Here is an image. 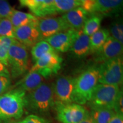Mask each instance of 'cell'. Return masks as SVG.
<instances>
[{"mask_svg":"<svg viewBox=\"0 0 123 123\" xmlns=\"http://www.w3.org/2000/svg\"><path fill=\"white\" fill-rule=\"evenodd\" d=\"M10 76H0V95L4 94L11 86Z\"/></svg>","mask_w":123,"mask_h":123,"instance_id":"30","label":"cell"},{"mask_svg":"<svg viewBox=\"0 0 123 123\" xmlns=\"http://www.w3.org/2000/svg\"><path fill=\"white\" fill-rule=\"evenodd\" d=\"M9 19L14 29L29 24H38L39 21L37 17L32 14L25 13L15 9Z\"/></svg>","mask_w":123,"mask_h":123,"instance_id":"18","label":"cell"},{"mask_svg":"<svg viewBox=\"0 0 123 123\" xmlns=\"http://www.w3.org/2000/svg\"><path fill=\"white\" fill-rule=\"evenodd\" d=\"M80 123H95L94 121L92 120V119L90 115H89L88 117L86 118L85 119L83 120L82 121H81Z\"/></svg>","mask_w":123,"mask_h":123,"instance_id":"35","label":"cell"},{"mask_svg":"<svg viewBox=\"0 0 123 123\" xmlns=\"http://www.w3.org/2000/svg\"><path fill=\"white\" fill-rule=\"evenodd\" d=\"M123 91L121 90L120 92L119 96L117 98L116 102H115L113 110L116 113L123 115Z\"/></svg>","mask_w":123,"mask_h":123,"instance_id":"32","label":"cell"},{"mask_svg":"<svg viewBox=\"0 0 123 123\" xmlns=\"http://www.w3.org/2000/svg\"><path fill=\"white\" fill-rule=\"evenodd\" d=\"M54 49L50 44L48 42H46V41H41L35 45H34L31 47V54L32 59L33 62L37 61L43 55H45L46 54L49 53H53L55 52Z\"/></svg>","mask_w":123,"mask_h":123,"instance_id":"23","label":"cell"},{"mask_svg":"<svg viewBox=\"0 0 123 123\" xmlns=\"http://www.w3.org/2000/svg\"><path fill=\"white\" fill-rule=\"evenodd\" d=\"M99 84V69L92 66L75 78L73 102L83 105L88 103L95 87Z\"/></svg>","mask_w":123,"mask_h":123,"instance_id":"2","label":"cell"},{"mask_svg":"<svg viewBox=\"0 0 123 123\" xmlns=\"http://www.w3.org/2000/svg\"><path fill=\"white\" fill-rule=\"evenodd\" d=\"M0 76H10V72L7 66L0 62Z\"/></svg>","mask_w":123,"mask_h":123,"instance_id":"34","label":"cell"},{"mask_svg":"<svg viewBox=\"0 0 123 123\" xmlns=\"http://www.w3.org/2000/svg\"><path fill=\"white\" fill-rule=\"evenodd\" d=\"M110 36L109 30L106 29H100L90 37L91 53L98 51L103 46L108 38Z\"/></svg>","mask_w":123,"mask_h":123,"instance_id":"20","label":"cell"},{"mask_svg":"<svg viewBox=\"0 0 123 123\" xmlns=\"http://www.w3.org/2000/svg\"><path fill=\"white\" fill-rule=\"evenodd\" d=\"M78 31L69 29L44 39L56 51L65 53L70 50Z\"/></svg>","mask_w":123,"mask_h":123,"instance_id":"12","label":"cell"},{"mask_svg":"<svg viewBox=\"0 0 123 123\" xmlns=\"http://www.w3.org/2000/svg\"><path fill=\"white\" fill-rule=\"evenodd\" d=\"M15 39L6 37H0V62L8 66V52Z\"/></svg>","mask_w":123,"mask_h":123,"instance_id":"24","label":"cell"},{"mask_svg":"<svg viewBox=\"0 0 123 123\" xmlns=\"http://www.w3.org/2000/svg\"><path fill=\"white\" fill-rule=\"evenodd\" d=\"M26 92L14 88L0 95V123L17 121L26 107Z\"/></svg>","mask_w":123,"mask_h":123,"instance_id":"1","label":"cell"},{"mask_svg":"<svg viewBox=\"0 0 123 123\" xmlns=\"http://www.w3.org/2000/svg\"><path fill=\"white\" fill-rule=\"evenodd\" d=\"M38 27L42 40L70 29L62 17H42L38 21Z\"/></svg>","mask_w":123,"mask_h":123,"instance_id":"10","label":"cell"},{"mask_svg":"<svg viewBox=\"0 0 123 123\" xmlns=\"http://www.w3.org/2000/svg\"><path fill=\"white\" fill-rule=\"evenodd\" d=\"M81 6V3L79 0H54L52 13H66L72 9Z\"/></svg>","mask_w":123,"mask_h":123,"instance_id":"21","label":"cell"},{"mask_svg":"<svg viewBox=\"0 0 123 123\" xmlns=\"http://www.w3.org/2000/svg\"><path fill=\"white\" fill-rule=\"evenodd\" d=\"M120 91V86L99 83L95 87L88 103L91 108H104L113 110Z\"/></svg>","mask_w":123,"mask_h":123,"instance_id":"5","label":"cell"},{"mask_svg":"<svg viewBox=\"0 0 123 123\" xmlns=\"http://www.w3.org/2000/svg\"><path fill=\"white\" fill-rule=\"evenodd\" d=\"M21 123H49L43 118L34 115H30L21 121Z\"/></svg>","mask_w":123,"mask_h":123,"instance_id":"31","label":"cell"},{"mask_svg":"<svg viewBox=\"0 0 123 123\" xmlns=\"http://www.w3.org/2000/svg\"><path fill=\"white\" fill-rule=\"evenodd\" d=\"M123 0H95V13L111 15L120 12Z\"/></svg>","mask_w":123,"mask_h":123,"instance_id":"17","label":"cell"},{"mask_svg":"<svg viewBox=\"0 0 123 123\" xmlns=\"http://www.w3.org/2000/svg\"><path fill=\"white\" fill-rule=\"evenodd\" d=\"M110 34L120 43L123 44V25L121 20L115 21L111 24L110 30L109 31Z\"/></svg>","mask_w":123,"mask_h":123,"instance_id":"26","label":"cell"},{"mask_svg":"<svg viewBox=\"0 0 123 123\" xmlns=\"http://www.w3.org/2000/svg\"><path fill=\"white\" fill-rule=\"evenodd\" d=\"M123 44L119 41L110 36L105 43L96 53V60L98 62H104L108 60L122 56Z\"/></svg>","mask_w":123,"mask_h":123,"instance_id":"13","label":"cell"},{"mask_svg":"<svg viewBox=\"0 0 123 123\" xmlns=\"http://www.w3.org/2000/svg\"><path fill=\"white\" fill-rule=\"evenodd\" d=\"M115 113L112 109L94 108H91L90 115L95 123H108Z\"/></svg>","mask_w":123,"mask_h":123,"instance_id":"22","label":"cell"},{"mask_svg":"<svg viewBox=\"0 0 123 123\" xmlns=\"http://www.w3.org/2000/svg\"><path fill=\"white\" fill-rule=\"evenodd\" d=\"M103 15L99 13L90 14L82 28L83 32L89 37L98 31L101 26Z\"/></svg>","mask_w":123,"mask_h":123,"instance_id":"19","label":"cell"},{"mask_svg":"<svg viewBox=\"0 0 123 123\" xmlns=\"http://www.w3.org/2000/svg\"><path fill=\"white\" fill-rule=\"evenodd\" d=\"M44 78L39 74L34 71H29L22 79L15 84L14 88H17L26 92H30L43 83Z\"/></svg>","mask_w":123,"mask_h":123,"instance_id":"16","label":"cell"},{"mask_svg":"<svg viewBox=\"0 0 123 123\" xmlns=\"http://www.w3.org/2000/svg\"><path fill=\"white\" fill-rule=\"evenodd\" d=\"M0 37H6L15 39L14 28L9 18L0 19Z\"/></svg>","mask_w":123,"mask_h":123,"instance_id":"25","label":"cell"},{"mask_svg":"<svg viewBox=\"0 0 123 123\" xmlns=\"http://www.w3.org/2000/svg\"><path fill=\"white\" fill-rule=\"evenodd\" d=\"M108 123H123V115L115 113Z\"/></svg>","mask_w":123,"mask_h":123,"instance_id":"33","label":"cell"},{"mask_svg":"<svg viewBox=\"0 0 123 123\" xmlns=\"http://www.w3.org/2000/svg\"><path fill=\"white\" fill-rule=\"evenodd\" d=\"M27 106L37 112L48 111L55 105L53 86L43 83L39 87L26 94Z\"/></svg>","mask_w":123,"mask_h":123,"instance_id":"3","label":"cell"},{"mask_svg":"<svg viewBox=\"0 0 123 123\" xmlns=\"http://www.w3.org/2000/svg\"><path fill=\"white\" fill-rule=\"evenodd\" d=\"M69 50L75 57H86L91 53L90 37L85 34L82 29L79 30Z\"/></svg>","mask_w":123,"mask_h":123,"instance_id":"15","label":"cell"},{"mask_svg":"<svg viewBox=\"0 0 123 123\" xmlns=\"http://www.w3.org/2000/svg\"><path fill=\"white\" fill-rule=\"evenodd\" d=\"M14 10L6 0H0V19L10 17Z\"/></svg>","mask_w":123,"mask_h":123,"instance_id":"29","label":"cell"},{"mask_svg":"<svg viewBox=\"0 0 123 123\" xmlns=\"http://www.w3.org/2000/svg\"><path fill=\"white\" fill-rule=\"evenodd\" d=\"M54 2V0H44L39 8L34 14L36 17H39L41 18L53 15L52 7H53Z\"/></svg>","mask_w":123,"mask_h":123,"instance_id":"27","label":"cell"},{"mask_svg":"<svg viewBox=\"0 0 123 123\" xmlns=\"http://www.w3.org/2000/svg\"><path fill=\"white\" fill-rule=\"evenodd\" d=\"M10 74L14 79L27 72L29 68V53L27 48L17 40L10 47L8 52V66Z\"/></svg>","mask_w":123,"mask_h":123,"instance_id":"4","label":"cell"},{"mask_svg":"<svg viewBox=\"0 0 123 123\" xmlns=\"http://www.w3.org/2000/svg\"><path fill=\"white\" fill-rule=\"evenodd\" d=\"M18 1L21 6L27 7L34 14L39 8L44 0H18Z\"/></svg>","mask_w":123,"mask_h":123,"instance_id":"28","label":"cell"},{"mask_svg":"<svg viewBox=\"0 0 123 123\" xmlns=\"http://www.w3.org/2000/svg\"><path fill=\"white\" fill-rule=\"evenodd\" d=\"M62 62L63 59L56 51L46 54L35 62L29 71L37 72L44 79L48 78L58 73Z\"/></svg>","mask_w":123,"mask_h":123,"instance_id":"8","label":"cell"},{"mask_svg":"<svg viewBox=\"0 0 123 123\" xmlns=\"http://www.w3.org/2000/svg\"><path fill=\"white\" fill-rule=\"evenodd\" d=\"M75 78L68 76H60L53 86L55 103L67 104L73 102Z\"/></svg>","mask_w":123,"mask_h":123,"instance_id":"9","label":"cell"},{"mask_svg":"<svg viewBox=\"0 0 123 123\" xmlns=\"http://www.w3.org/2000/svg\"><path fill=\"white\" fill-rule=\"evenodd\" d=\"M6 123H21V121H10V122H7Z\"/></svg>","mask_w":123,"mask_h":123,"instance_id":"36","label":"cell"},{"mask_svg":"<svg viewBox=\"0 0 123 123\" xmlns=\"http://www.w3.org/2000/svg\"><path fill=\"white\" fill-rule=\"evenodd\" d=\"M79 1H80V2L81 5V4H82L83 2H85V1H88V0H79Z\"/></svg>","mask_w":123,"mask_h":123,"instance_id":"37","label":"cell"},{"mask_svg":"<svg viewBox=\"0 0 123 123\" xmlns=\"http://www.w3.org/2000/svg\"><path fill=\"white\" fill-rule=\"evenodd\" d=\"M15 39L28 48L42 41L38 24H29L14 29Z\"/></svg>","mask_w":123,"mask_h":123,"instance_id":"11","label":"cell"},{"mask_svg":"<svg viewBox=\"0 0 123 123\" xmlns=\"http://www.w3.org/2000/svg\"><path fill=\"white\" fill-rule=\"evenodd\" d=\"M90 14L81 6L72 9L62 15L69 28L79 31L82 29Z\"/></svg>","mask_w":123,"mask_h":123,"instance_id":"14","label":"cell"},{"mask_svg":"<svg viewBox=\"0 0 123 123\" xmlns=\"http://www.w3.org/2000/svg\"><path fill=\"white\" fill-rule=\"evenodd\" d=\"M99 69V83L120 86L123 80L122 56L101 63Z\"/></svg>","mask_w":123,"mask_h":123,"instance_id":"6","label":"cell"},{"mask_svg":"<svg viewBox=\"0 0 123 123\" xmlns=\"http://www.w3.org/2000/svg\"><path fill=\"white\" fill-rule=\"evenodd\" d=\"M56 117L62 123H80L90 113L82 105L72 103L62 104L55 103Z\"/></svg>","mask_w":123,"mask_h":123,"instance_id":"7","label":"cell"}]
</instances>
